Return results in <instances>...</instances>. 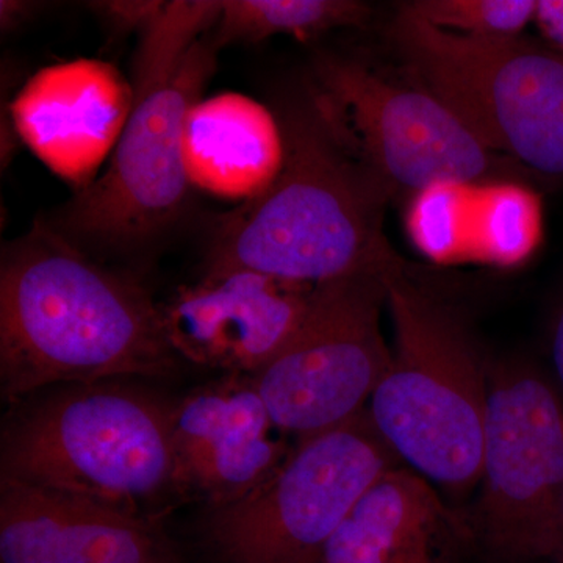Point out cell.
Listing matches in <instances>:
<instances>
[{
	"label": "cell",
	"instance_id": "obj_1",
	"mask_svg": "<svg viewBox=\"0 0 563 563\" xmlns=\"http://www.w3.org/2000/svg\"><path fill=\"white\" fill-rule=\"evenodd\" d=\"M161 306L49 222L3 244L0 388L13 404L44 388L157 379L179 368Z\"/></svg>",
	"mask_w": 563,
	"mask_h": 563
},
{
	"label": "cell",
	"instance_id": "obj_2",
	"mask_svg": "<svg viewBox=\"0 0 563 563\" xmlns=\"http://www.w3.org/2000/svg\"><path fill=\"white\" fill-rule=\"evenodd\" d=\"M279 118L285 158L261 198L221 222L206 274L250 269L298 284L384 276L401 265L384 231L390 195L312 87Z\"/></svg>",
	"mask_w": 563,
	"mask_h": 563
},
{
	"label": "cell",
	"instance_id": "obj_3",
	"mask_svg": "<svg viewBox=\"0 0 563 563\" xmlns=\"http://www.w3.org/2000/svg\"><path fill=\"white\" fill-rule=\"evenodd\" d=\"M218 14L220 2H166L141 32L132 113L109 168L47 221L88 254L143 250L179 220L191 188L185 121L214 69L202 33Z\"/></svg>",
	"mask_w": 563,
	"mask_h": 563
},
{
	"label": "cell",
	"instance_id": "obj_4",
	"mask_svg": "<svg viewBox=\"0 0 563 563\" xmlns=\"http://www.w3.org/2000/svg\"><path fill=\"white\" fill-rule=\"evenodd\" d=\"M144 379L44 388L10 404L0 435V483L33 485L147 517L177 496L176 401Z\"/></svg>",
	"mask_w": 563,
	"mask_h": 563
},
{
	"label": "cell",
	"instance_id": "obj_5",
	"mask_svg": "<svg viewBox=\"0 0 563 563\" xmlns=\"http://www.w3.org/2000/svg\"><path fill=\"white\" fill-rule=\"evenodd\" d=\"M384 287L395 350L366 410L399 461L468 492L483 468L490 361L457 307L410 279L404 263Z\"/></svg>",
	"mask_w": 563,
	"mask_h": 563
},
{
	"label": "cell",
	"instance_id": "obj_6",
	"mask_svg": "<svg viewBox=\"0 0 563 563\" xmlns=\"http://www.w3.org/2000/svg\"><path fill=\"white\" fill-rule=\"evenodd\" d=\"M388 36L412 84L444 103L492 152L563 179V57L523 36L440 31L404 7Z\"/></svg>",
	"mask_w": 563,
	"mask_h": 563
},
{
	"label": "cell",
	"instance_id": "obj_7",
	"mask_svg": "<svg viewBox=\"0 0 563 563\" xmlns=\"http://www.w3.org/2000/svg\"><path fill=\"white\" fill-rule=\"evenodd\" d=\"M399 462L365 409L339 428L299 440L240 501L209 509L203 544L217 563H320L355 504Z\"/></svg>",
	"mask_w": 563,
	"mask_h": 563
},
{
	"label": "cell",
	"instance_id": "obj_8",
	"mask_svg": "<svg viewBox=\"0 0 563 563\" xmlns=\"http://www.w3.org/2000/svg\"><path fill=\"white\" fill-rule=\"evenodd\" d=\"M476 532L490 563L558 562L563 396L521 357L490 361Z\"/></svg>",
	"mask_w": 563,
	"mask_h": 563
},
{
	"label": "cell",
	"instance_id": "obj_9",
	"mask_svg": "<svg viewBox=\"0 0 563 563\" xmlns=\"http://www.w3.org/2000/svg\"><path fill=\"white\" fill-rule=\"evenodd\" d=\"M314 90L390 198L477 184L498 169L487 150L435 96L344 57H321Z\"/></svg>",
	"mask_w": 563,
	"mask_h": 563
},
{
	"label": "cell",
	"instance_id": "obj_10",
	"mask_svg": "<svg viewBox=\"0 0 563 563\" xmlns=\"http://www.w3.org/2000/svg\"><path fill=\"white\" fill-rule=\"evenodd\" d=\"M384 276L322 284L309 320L252 376L280 432L306 440L361 415L387 373Z\"/></svg>",
	"mask_w": 563,
	"mask_h": 563
},
{
	"label": "cell",
	"instance_id": "obj_11",
	"mask_svg": "<svg viewBox=\"0 0 563 563\" xmlns=\"http://www.w3.org/2000/svg\"><path fill=\"white\" fill-rule=\"evenodd\" d=\"M320 290L321 285L232 269L203 274L161 309L181 361L254 376L298 335Z\"/></svg>",
	"mask_w": 563,
	"mask_h": 563
},
{
	"label": "cell",
	"instance_id": "obj_12",
	"mask_svg": "<svg viewBox=\"0 0 563 563\" xmlns=\"http://www.w3.org/2000/svg\"><path fill=\"white\" fill-rule=\"evenodd\" d=\"M252 376L224 374L176 401L173 413L174 488L209 509L255 488L287 459Z\"/></svg>",
	"mask_w": 563,
	"mask_h": 563
},
{
	"label": "cell",
	"instance_id": "obj_13",
	"mask_svg": "<svg viewBox=\"0 0 563 563\" xmlns=\"http://www.w3.org/2000/svg\"><path fill=\"white\" fill-rule=\"evenodd\" d=\"M133 98V85L110 63H55L25 81L10 107L11 125L35 157L81 191L117 150Z\"/></svg>",
	"mask_w": 563,
	"mask_h": 563
},
{
	"label": "cell",
	"instance_id": "obj_14",
	"mask_svg": "<svg viewBox=\"0 0 563 563\" xmlns=\"http://www.w3.org/2000/svg\"><path fill=\"white\" fill-rule=\"evenodd\" d=\"M0 484V563H166L151 518L69 493Z\"/></svg>",
	"mask_w": 563,
	"mask_h": 563
},
{
	"label": "cell",
	"instance_id": "obj_15",
	"mask_svg": "<svg viewBox=\"0 0 563 563\" xmlns=\"http://www.w3.org/2000/svg\"><path fill=\"white\" fill-rule=\"evenodd\" d=\"M285 141L279 118L240 92L201 98L187 114L184 163L191 187L243 203L279 176Z\"/></svg>",
	"mask_w": 563,
	"mask_h": 563
},
{
	"label": "cell",
	"instance_id": "obj_16",
	"mask_svg": "<svg viewBox=\"0 0 563 563\" xmlns=\"http://www.w3.org/2000/svg\"><path fill=\"white\" fill-rule=\"evenodd\" d=\"M446 521L428 479L396 466L355 504L321 563H440Z\"/></svg>",
	"mask_w": 563,
	"mask_h": 563
},
{
	"label": "cell",
	"instance_id": "obj_17",
	"mask_svg": "<svg viewBox=\"0 0 563 563\" xmlns=\"http://www.w3.org/2000/svg\"><path fill=\"white\" fill-rule=\"evenodd\" d=\"M372 16L357 0H220L211 29L214 47L261 43L277 35L312 38L340 27H357Z\"/></svg>",
	"mask_w": 563,
	"mask_h": 563
},
{
	"label": "cell",
	"instance_id": "obj_18",
	"mask_svg": "<svg viewBox=\"0 0 563 563\" xmlns=\"http://www.w3.org/2000/svg\"><path fill=\"white\" fill-rule=\"evenodd\" d=\"M539 0H415L404 9L440 31L472 38H517L536 21Z\"/></svg>",
	"mask_w": 563,
	"mask_h": 563
},
{
	"label": "cell",
	"instance_id": "obj_19",
	"mask_svg": "<svg viewBox=\"0 0 563 563\" xmlns=\"http://www.w3.org/2000/svg\"><path fill=\"white\" fill-rule=\"evenodd\" d=\"M92 7L117 31L143 32L161 13L165 2H96Z\"/></svg>",
	"mask_w": 563,
	"mask_h": 563
},
{
	"label": "cell",
	"instance_id": "obj_20",
	"mask_svg": "<svg viewBox=\"0 0 563 563\" xmlns=\"http://www.w3.org/2000/svg\"><path fill=\"white\" fill-rule=\"evenodd\" d=\"M533 22L548 47L563 57V0H539Z\"/></svg>",
	"mask_w": 563,
	"mask_h": 563
},
{
	"label": "cell",
	"instance_id": "obj_21",
	"mask_svg": "<svg viewBox=\"0 0 563 563\" xmlns=\"http://www.w3.org/2000/svg\"><path fill=\"white\" fill-rule=\"evenodd\" d=\"M551 361H553L555 376L563 390V298L555 309L551 321Z\"/></svg>",
	"mask_w": 563,
	"mask_h": 563
},
{
	"label": "cell",
	"instance_id": "obj_22",
	"mask_svg": "<svg viewBox=\"0 0 563 563\" xmlns=\"http://www.w3.org/2000/svg\"><path fill=\"white\" fill-rule=\"evenodd\" d=\"M0 20H2V31H10V29L16 27L22 20L29 16L31 11V3L24 2H10V0H2L0 3Z\"/></svg>",
	"mask_w": 563,
	"mask_h": 563
},
{
	"label": "cell",
	"instance_id": "obj_23",
	"mask_svg": "<svg viewBox=\"0 0 563 563\" xmlns=\"http://www.w3.org/2000/svg\"><path fill=\"white\" fill-rule=\"evenodd\" d=\"M563 563V490H562V504H561V542H559V555L558 562Z\"/></svg>",
	"mask_w": 563,
	"mask_h": 563
}]
</instances>
